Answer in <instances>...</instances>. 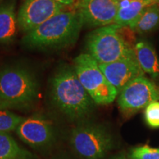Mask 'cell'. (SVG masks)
<instances>
[{
	"label": "cell",
	"instance_id": "6da1fadb",
	"mask_svg": "<svg viewBox=\"0 0 159 159\" xmlns=\"http://www.w3.org/2000/svg\"><path fill=\"white\" fill-rule=\"evenodd\" d=\"M50 95L55 108L71 122H85L94 109V102L70 66H62L55 71Z\"/></svg>",
	"mask_w": 159,
	"mask_h": 159
},
{
	"label": "cell",
	"instance_id": "7a4b0ae2",
	"mask_svg": "<svg viewBox=\"0 0 159 159\" xmlns=\"http://www.w3.org/2000/svg\"><path fill=\"white\" fill-rule=\"evenodd\" d=\"M83 23L78 13L71 7L54 16L43 25L24 35L21 43L33 50L51 51L75 44Z\"/></svg>",
	"mask_w": 159,
	"mask_h": 159
},
{
	"label": "cell",
	"instance_id": "3957f363",
	"mask_svg": "<svg viewBox=\"0 0 159 159\" xmlns=\"http://www.w3.org/2000/svg\"><path fill=\"white\" fill-rule=\"evenodd\" d=\"M129 27L116 24L94 29L85 39V48L89 55L99 64H107L119 60L134 57V45L130 35Z\"/></svg>",
	"mask_w": 159,
	"mask_h": 159
},
{
	"label": "cell",
	"instance_id": "277c9868",
	"mask_svg": "<svg viewBox=\"0 0 159 159\" xmlns=\"http://www.w3.org/2000/svg\"><path fill=\"white\" fill-rule=\"evenodd\" d=\"M39 84L32 71L21 66L0 68V98L12 108H25L38 97Z\"/></svg>",
	"mask_w": 159,
	"mask_h": 159
},
{
	"label": "cell",
	"instance_id": "5b68a950",
	"mask_svg": "<svg viewBox=\"0 0 159 159\" xmlns=\"http://www.w3.org/2000/svg\"><path fill=\"white\" fill-rule=\"evenodd\" d=\"M73 68L80 82L96 105H109L118 96L116 89L108 82L99 63L88 53L77 55L73 62Z\"/></svg>",
	"mask_w": 159,
	"mask_h": 159
},
{
	"label": "cell",
	"instance_id": "8992f818",
	"mask_svg": "<svg viewBox=\"0 0 159 159\" xmlns=\"http://www.w3.org/2000/svg\"><path fill=\"white\" fill-rule=\"evenodd\" d=\"M113 138L102 125L80 122L71 131L70 144L83 159H102L113 147Z\"/></svg>",
	"mask_w": 159,
	"mask_h": 159
},
{
	"label": "cell",
	"instance_id": "52a82bcc",
	"mask_svg": "<svg viewBox=\"0 0 159 159\" xmlns=\"http://www.w3.org/2000/svg\"><path fill=\"white\" fill-rule=\"evenodd\" d=\"M155 101H159V86L144 75L131 81L119 93L117 98L119 110L128 117Z\"/></svg>",
	"mask_w": 159,
	"mask_h": 159
},
{
	"label": "cell",
	"instance_id": "ba28073f",
	"mask_svg": "<svg viewBox=\"0 0 159 159\" xmlns=\"http://www.w3.org/2000/svg\"><path fill=\"white\" fill-rule=\"evenodd\" d=\"M66 8L54 0H24L17 13L18 27L26 34Z\"/></svg>",
	"mask_w": 159,
	"mask_h": 159
},
{
	"label": "cell",
	"instance_id": "9c48e42d",
	"mask_svg": "<svg viewBox=\"0 0 159 159\" xmlns=\"http://www.w3.org/2000/svg\"><path fill=\"white\" fill-rule=\"evenodd\" d=\"M71 8L78 13L83 26L101 27L115 24L117 0H76Z\"/></svg>",
	"mask_w": 159,
	"mask_h": 159
},
{
	"label": "cell",
	"instance_id": "30bf717a",
	"mask_svg": "<svg viewBox=\"0 0 159 159\" xmlns=\"http://www.w3.org/2000/svg\"><path fill=\"white\" fill-rule=\"evenodd\" d=\"M16 133L25 144L38 150L51 146L56 137L52 123L40 115L25 118L17 128Z\"/></svg>",
	"mask_w": 159,
	"mask_h": 159
},
{
	"label": "cell",
	"instance_id": "8fae6325",
	"mask_svg": "<svg viewBox=\"0 0 159 159\" xmlns=\"http://www.w3.org/2000/svg\"><path fill=\"white\" fill-rule=\"evenodd\" d=\"M99 66L108 82L116 89L118 94L131 81L144 75L136 57Z\"/></svg>",
	"mask_w": 159,
	"mask_h": 159
},
{
	"label": "cell",
	"instance_id": "7c38bea8",
	"mask_svg": "<svg viewBox=\"0 0 159 159\" xmlns=\"http://www.w3.org/2000/svg\"><path fill=\"white\" fill-rule=\"evenodd\" d=\"M18 27L16 1L8 0L0 5V43L13 42Z\"/></svg>",
	"mask_w": 159,
	"mask_h": 159
},
{
	"label": "cell",
	"instance_id": "4fadbf2b",
	"mask_svg": "<svg viewBox=\"0 0 159 159\" xmlns=\"http://www.w3.org/2000/svg\"><path fill=\"white\" fill-rule=\"evenodd\" d=\"M118 13L115 24L129 27L149 6L156 4L155 0H117Z\"/></svg>",
	"mask_w": 159,
	"mask_h": 159
},
{
	"label": "cell",
	"instance_id": "5bb4252c",
	"mask_svg": "<svg viewBox=\"0 0 159 159\" xmlns=\"http://www.w3.org/2000/svg\"><path fill=\"white\" fill-rule=\"evenodd\" d=\"M135 55L144 73L152 77H159V60L154 47L147 41H139L135 44Z\"/></svg>",
	"mask_w": 159,
	"mask_h": 159
},
{
	"label": "cell",
	"instance_id": "9a60e30c",
	"mask_svg": "<svg viewBox=\"0 0 159 159\" xmlns=\"http://www.w3.org/2000/svg\"><path fill=\"white\" fill-rule=\"evenodd\" d=\"M129 27L140 35L156 31L159 27V5L154 4L147 7Z\"/></svg>",
	"mask_w": 159,
	"mask_h": 159
},
{
	"label": "cell",
	"instance_id": "2e32d148",
	"mask_svg": "<svg viewBox=\"0 0 159 159\" xmlns=\"http://www.w3.org/2000/svg\"><path fill=\"white\" fill-rule=\"evenodd\" d=\"M0 159H34V156L8 134L0 132Z\"/></svg>",
	"mask_w": 159,
	"mask_h": 159
},
{
	"label": "cell",
	"instance_id": "e0dca14e",
	"mask_svg": "<svg viewBox=\"0 0 159 159\" xmlns=\"http://www.w3.org/2000/svg\"><path fill=\"white\" fill-rule=\"evenodd\" d=\"M25 119L7 109H0V132L7 134L16 130Z\"/></svg>",
	"mask_w": 159,
	"mask_h": 159
},
{
	"label": "cell",
	"instance_id": "ac0fdd59",
	"mask_svg": "<svg viewBox=\"0 0 159 159\" xmlns=\"http://www.w3.org/2000/svg\"><path fill=\"white\" fill-rule=\"evenodd\" d=\"M130 159H159V149L150 148L148 145L136 147L131 150Z\"/></svg>",
	"mask_w": 159,
	"mask_h": 159
},
{
	"label": "cell",
	"instance_id": "d6986e66",
	"mask_svg": "<svg viewBox=\"0 0 159 159\" xmlns=\"http://www.w3.org/2000/svg\"><path fill=\"white\" fill-rule=\"evenodd\" d=\"M144 119L152 128H159V101L151 102L144 110Z\"/></svg>",
	"mask_w": 159,
	"mask_h": 159
},
{
	"label": "cell",
	"instance_id": "ffe728a7",
	"mask_svg": "<svg viewBox=\"0 0 159 159\" xmlns=\"http://www.w3.org/2000/svg\"><path fill=\"white\" fill-rule=\"evenodd\" d=\"M54 1L56 2L61 4V5L65 6V7H72L76 0H54Z\"/></svg>",
	"mask_w": 159,
	"mask_h": 159
},
{
	"label": "cell",
	"instance_id": "44dd1931",
	"mask_svg": "<svg viewBox=\"0 0 159 159\" xmlns=\"http://www.w3.org/2000/svg\"><path fill=\"white\" fill-rule=\"evenodd\" d=\"M7 108H12L11 105H9L8 103L5 102L0 98V109H7Z\"/></svg>",
	"mask_w": 159,
	"mask_h": 159
},
{
	"label": "cell",
	"instance_id": "7402d4cb",
	"mask_svg": "<svg viewBox=\"0 0 159 159\" xmlns=\"http://www.w3.org/2000/svg\"><path fill=\"white\" fill-rule=\"evenodd\" d=\"M112 159H130V157L128 158V157H127L124 154H120V155H118V156L114 157Z\"/></svg>",
	"mask_w": 159,
	"mask_h": 159
},
{
	"label": "cell",
	"instance_id": "603a6c76",
	"mask_svg": "<svg viewBox=\"0 0 159 159\" xmlns=\"http://www.w3.org/2000/svg\"><path fill=\"white\" fill-rule=\"evenodd\" d=\"M155 1H156V4H158V5H159V0H155Z\"/></svg>",
	"mask_w": 159,
	"mask_h": 159
},
{
	"label": "cell",
	"instance_id": "cb8c5ba5",
	"mask_svg": "<svg viewBox=\"0 0 159 159\" xmlns=\"http://www.w3.org/2000/svg\"><path fill=\"white\" fill-rule=\"evenodd\" d=\"M58 159H66V158H58Z\"/></svg>",
	"mask_w": 159,
	"mask_h": 159
},
{
	"label": "cell",
	"instance_id": "d4e9b609",
	"mask_svg": "<svg viewBox=\"0 0 159 159\" xmlns=\"http://www.w3.org/2000/svg\"><path fill=\"white\" fill-rule=\"evenodd\" d=\"M2 1V0H0V2H1Z\"/></svg>",
	"mask_w": 159,
	"mask_h": 159
}]
</instances>
